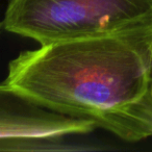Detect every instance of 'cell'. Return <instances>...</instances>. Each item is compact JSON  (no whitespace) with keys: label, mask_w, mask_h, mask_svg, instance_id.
<instances>
[{"label":"cell","mask_w":152,"mask_h":152,"mask_svg":"<svg viewBox=\"0 0 152 152\" xmlns=\"http://www.w3.org/2000/svg\"><path fill=\"white\" fill-rule=\"evenodd\" d=\"M152 23V0H9L7 31L47 45Z\"/></svg>","instance_id":"obj_2"},{"label":"cell","mask_w":152,"mask_h":152,"mask_svg":"<svg viewBox=\"0 0 152 152\" xmlns=\"http://www.w3.org/2000/svg\"><path fill=\"white\" fill-rule=\"evenodd\" d=\"M92 123L44 107L3 81L0 83V151H69L66 139L87 134Z\"/></svg>","instance_id":"obj_3"},{"label":"cell","mask_w":152,"mask_h":152,"mask_svg":"<svg viewBox=\"0 0 152 152\" xmlns=\"http://www.w3.org/2000/svg\"><path fill=\"white\" fill-rule=\"evenodd\" d=\"M4 83L126 142L152 137V23L23 51Z\"/></svg>","instance_id":"obj_1"}]
</instances>
